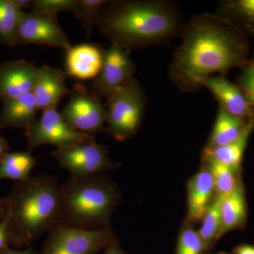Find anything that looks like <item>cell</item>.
<instances>
[{"mask_svg": "<svg viewBox=\"0 0 254 254\" xmlns=\"http://www.w3.org/2000/svg\"><path fill=\"white\" fill-rule=\"evenodd\" d=\"M181 41L169 68V78L182 93L199 91L201 81L242 68L250 60L247 37L218 15H195L184 24Z\"/></svg>", "mask_w": 254, "mask_h": 254, "instance_id": "obj_1", "label": "cell"}, {"mask_svg": "<svg viewBox=\"0 0 254 254\" xmlns=\"http://www.w3.org/2000/svg\"><path fill=\"white\" fill-rule=\"evenodd\" d=\"M220 200L222 236L228 232L245 229L248 218L245 185Z\"/></svg>", "mask_w": 254, "mask_h": 254, "instance_id": "obj_18", "label": "cell"}, {"mask_svg": "<svg viewBox=\"0 0 254 254\" xmlns=\"http://www.w3.org/2000/svg\"><path fill=\"white\" fill-rule=\"evenodd\" d=\"M215 254H231L227 253V252H218V253H217Z\"/></svg>", "mask_w": 254, "mask_h": 254, "instance_id": "obj_37", "label": "cell"}, {"mask_svg": "<svg viewBox=\"0 0 254 254\" xmlns=\"http://www.w3.org/2000/svg\"><path fill=\"white\" fill-rule=\"evenodd\" d=\"M201 87L213 94L219 106L233 116L254 125L253 111L245 93L237 83H232L225 75H215L204 78Z\"/></svg>", "mask_w": 254, "mask_h": 254, "instance_id": "obj_13", "label": "cell"}, {"mask_svg": "<svg viewBox=\"0 0 254 254\" xmlns=\"http://www.w3.org/2000/svg\"><path fill=\"white\" fill-rule=\"evenodd\" d=\"M215 197L213 177L203 165L187 184V221L200 222Z\"/></svg>", "mask_w": 254, "mask_h": 254, "instance_id": "obj_16", "label": "cell"}, {"mask_svg": "<svg viewBox=\"0 0 254 254\" xmlns=\"http://www.w3.org/2000/svg\"><path fill=\"white\" fill-rule=\"evenodd\" d=\"M51 154L71 177L103 175L121 166L110 158L106 147L97 143L95 139L56 148Z\"/></svg>", "mask_w": 254, "mask_h": 254, "instance_id": "obj_7", "label": "cell"}, {"mask_svg": "<svg viewBox=\"0 0 254 254\" xmlns=\"http://www.w3.org/2000/svg\"><path fill=\"white\" fill-rule=\"evenodd\" d=\"M11 244V236L8 227L7 220L4 218L0 221V250L9 247Z\"/></svg>", "mask_w": 254, "mask_h": 254, "instance_id": "obj_30", "label": "cell"}, {"mask_svg": "<svg viewBox=\"0 0 254 254\" xmlns=\"http://www.w3.org/2000/svg\"><path fill=\"white\" fill-rule=\"evenodd\" d=\"M126 254L124 252L121 246L119 244V242H115L109 246L106 250H105L104 254Z\"/></svg>", "mask_w": 254, "mask_h": 254, "instance_id": "obj_33", "label": "cell"}, {"mask_svg": "<svg viewBox=\"0 0 254 254\" xmlns=\"http://www.w3.org/2000/svg\"><path fill=\"white\" fill-rule=\"evenodd\" d=\"M5 217V209L4 205H3L2 200L0 199V221L2 220Z\"/></svg>", "mask_w": 254, "mask_h": 254, "instance_id": "obj_36", "label": "cell"}, {"mask_svg": "<svg viewBox=\"0 0 254 254\" xmlns=\"http://www.w3.org/2000/svg\"><path fill=\"white\" fill-rule=\"evenodd\" d=\"M0 254H36V253L31 247L25 249L24 250H15L7 247L0 250Z\"/></svg>", "mask_w": 254, "mask_h": 254, "instance_id": "obj_32", "label": "cell"}, {"mask_svg": "<svg viewBox=\"0 0 254 254\" xmlns=\"http://www.w3.org/2000/svg\"><path fill=\"white\" fill-rule=\"evenodd\" d=\"M237 84L242 88L250 103L254 119V53L248 63L242 68Z\"/></svg>", "mask_w": 254, "mask_h": 254, "instance_id": "obj_29", "label": "cell"}, {"mask_svg": "<svg viewBox=\"0 0 254 254\" xmlns=\"http://www.w3.org/2000/svg\"><path fill=\"white\" fill-rule=\"evenodd\" d=\"M108 0H78L73 14L81 21L88 36H91L93 28L96 27L102 11L108 3Z\"/></svg>", "mask_w": 254, "mask_h": 254, "instance_id": "obj_26", "label": "cell"}, {"mask_svg": "<svg viewBox=\"0 0 254 254\" xmlns=\"http://www.w3.org/2000/svg\"><path fill=\"white\" fill-rule=\"evenodd\" d=\"M38 68L27 60H10L0 64V100L15 99L32 93Z\"/></svg>", "mask_w": 254, "mask_h": 254, "instance_id": "obj_12", "label": "cell"}, {"mask_svg": "<svg viewBox=\"0 0 254 254\" xmlns=\"http://www.w3.org/2000/svg\"><path fill=\"white\" fill-rule=\"evenodd\" d=\"M37 164L31 152H9L0 160V182L3 180L26 181Z\"/></svg>", "mask_w": 254, "mask_h": 254, "instance_id": "obj_22", "label": "cell"}, {"mask_svg": "<svg viewBox=\"0 0 254 254\" xmlns=\"http://www.w3.org/2000/svg\"><path fill=\"white\" fill-rule=\"evenodd\" d=\"M78 0H33L31 12L58 16L64 11L74 12Z\"/></svg>", "mask_w": 254, "mask_h": 254, "instance_id": "obj_28", "label": "cell"}, {"mask_svg": "<svg viewBox=\"0 0 254 254\" xmlns=\"http://www.w3.org/2000/svg\"><path fill=\"white\" fill-rule=\"evenodd\" d=\"M183 26L172 1L123 0L108 1L96 27L111 43L132 51L168 43L180 36Z\"/></svg>", "mask_w": 254, "mask_h": 254, "instance_id": "obj_2", "label": "cell"}, {"mask_svg": "<svg viewBox=\"0 0 254 254\" xmlns=\"http://www.w3.org/2000/svg\"><path fill=\"white\" fill-rule=\"evenodd\" d=\"M250 127H254V124L236 118L219 106L213 130L205 146H221L233 143Z\"/></svg>", "mask_w": 254, "mask_h": 254, "instance_id": "obj_20", "label": "cell"}, {"mask_svg": "<svg viewBox=\"0 0 254 254\" xmlns=\"http://www.w3.org/2000/svg\"><path fill=\"white\" fill-rule=\"evenodd\" d=\"M120 197L118 185L105 174L71 176L60 186L58 225L84 230L110 228Z\"/></svg>", "mask_w": 254, "mask_h": 254, "instance_id": "obj_4", "label": "cell"}, {"mask_svg": "<svg viewBox=\"0 0 254 254\" xmlns=\"http://www.w3.org/2000/svg\"><path fill=\"white\" fill-rule=\"evenodd\" d=\"M26 45L65 50L71 46L68 36L58 22V16L24 12L16 33V47Z\"/></svg>", "mask_w": 254, "mask_h": 254, "instance_id": "obj_11", "label": "cell"}, {"mask_svg": "<svg viewBox=\"0 0 254 254\" xmlns=\"http://www.w3.org/2000/svg\"><path fill=\"white\" fill-rule=\"evenodd\" d=\"M59 188L55 177L38 175L17 182L9 195L1 198L11 245L28 248L58 225Z\"/></svg>", "mask_w": 254, "mask_h": 254, "instance_id": "obj_3", "label": "cell"}, {"mask_svg": "<svg viewBox=\"0 0 254 254\" xmlns=\"http://www.w3.org/2000/svg\"><path fill=\"white\" fill-rule=\"evenodd\" d=\"M66 74L79 80H94L99 75L105 50L100 46L83 43L66 50Z\"/></svg>", "mask_w": 254, "mask_h": 254, "instance_id": "obj_15", "label": "cell"}, {"mask_svg": "<svg viewBox=\"0 0 254 254\" xmlns=\"http://www.w3.org/2000/svg\"><path fill=\"white\" fill-rule=\"evenodd\" d=\"M146 106V96L133 78L107 98L105 130L118 141L136 134L141 127Z\"/></svg>", "mask_w": 254, "mask_h": 254, "instance_id": "obj_5", "label": "cell"}, {"mask_svg": "<svg viewBox=\"0 0 254 254\" xmlns=\"http://www.w3.org/2000/svg\"><path fill=\"white\" fill-rule=\"evenodd\" d=\"M12 1L18 9L22 11L24 9H31L32 4L31 0H12Z\"/></svg>", "mask_w": 254, "mask_h": 254, "instance_id": "obj_35", "label": "cell"}, {"mask_svg": "<svg viewBox=\"0 0 254 254\" xmlns=\"http://www.w3.org/2000/svg\"><path fill=\"white\" fill-rule=\"evenodd\" d=\"M193 225L185 220L179 233L175 254L205 253L202 241Z\"/></svg>", "mask_w": 254, "mask_h": 254, "instance_id": "obj_27", "label": "cell"}, {"mask_svg": "<svg viewBox=\"0 0 254 254\" xmlns=\"http://www.w3.org/2000/svg\"><path fill=\"white\" fill-rule=\"evenodd\" d=\"M131 53L125 47L111 43L105 50L103 66L99 75L93 80L91 91L100 98H107L135 78L136 65Z\"/></svg>", "mask_w": 254, "mask_h": 254, "instance_id": "obj_10", "label": "cell"}, {"mask_svg": "<svg viewBox=\"0 0 254 254\" xmlns=\"http://www.w3.org/2000/svg\"><path fill=\"white\" fill-rule=\"evenodd\" d=\"M231 254H254V244L243 243L237 245L233 249Z\"/></svg>", "mask_w": 254, "mask_h": 254, "instance_id": "obj_31", "label": "cell"}, {"mask_svg": "<svg viewBox=\"0 0 254 254\" xmlns=\"http://www.w3.org/2000/svg\"><path fill=\"white\" fill-rule=\"evenodd\" d=\"M24 133L29 152L42 145H53L56 148H63L95 139L93 135L71 128L57 108L42 112L40 118L25 130Z\"/></svg>", "mask_w": 254, "mask_h": 254, "instance_id": "obj_8", "label": "cell"}, {"mask_svg": "<svg viewBox=\"0 0 254 254\" xmlns=\"http://www.w3.org/2000/svg\"><path fill=\"white\" fill-rule=\"evenodd\" d=\"M220 197L215 195L211 204L205 212L200 228L197 230L204 247L205 252L213 250L222 238V219Z\"/></svg>", "mask_w": 254, "mask_h": 254, "instance_id": "obj_24", "label": "cell"}, {"mask_svg": "<svg viewBox=\"0 0 254 254\" xmlns=\"http://www.w3.org/2000/svg\"><path fill=\"white\" fill-rule=\"evenodd\" d=\"M66 74L58 68L43 65L38 68L33 93L38 110L42 112L58 108L60 102L71 91L66 84Z\"/></svg>", "mask_w": 254, "mask_h": 254, "instance_id": "obj_14", "label": "cell"}, {"mask_svg": "<svg viewBox=\"0 0 254 254\" xmlns=\"http://www.w3.org/2000/svg\"><path fill=\"white\" fill-rule=\"evenodd\" d=\"M254 131V127H250L243 135L233 143L217 147H204L202 157L213 159L242 174V163L249 140Z\"/></svg>", "mask_w": 254, "mask_h": 254, "instance_id": "obj_21", "label": "cell"}, {"mask_svg": "<svg viewBox=\"0 0 254 254\" xmlns=\"http://www.w3.org/2000/svg\"><path fill=\"white\" fill-rule=\"evenodd\" d=\"M116 242L111 228L84 230L58 225L49 232L40 254H98Z\"/></svg>", "mask_w": 254, "mask_h": 254, "instance_id": "obj_6", "label": "cell"}, {"mask_svg": "<svg viewBox=\"0 0 254 254\" xmlns=\"http://www.w3.org/2000/svg\"><path fill=\"white\" fill-rule=\"evenodd\" d=\"M202 163L211 174L216 196L220 198L226 196L243 185L242 174L230 167L218 163L213 159L203 157Z\"/></svg>", "mask_w": 254, "mask_h": 254, "instance_id": "obj_23", "label": "cell"}, {"mask_svg": "<svg viewBox=\"0 0 254 254\" xmlns=\"http://www.w3.org/2000/svg\"><path fill=\"white\" fill-rule=\"evenodd\" d=\"M25 11L18 9L12 0H0V43L16 48L18 25Z\"/></svg>", "mask_w": 254, "mask_h": 254, "instance_id": "obj_25", "label": "cell"}, {"mask_svg": "<svg viewBox=\"0 0 254 254\" xmlns=\"http://www.w3.org/2000/svg\"><path fill=\"white\" fill-rule=\"evenodd\" d=\"M215 14L247 38H254V0L220 1Z\"/></svg>", "mask_w": 254, "mask_h": 254, "instance_id": "obj_19", "label": "cell"}, {"mask_svg": "<svg viewBox=\"0 0 254 254\" xmlns=\"http://www.w3.org/2000/svg\"><path fill=\"white\" fill-rule=\"evenodd\" d=\"M38 110L33 93L3 102L0 113V129L17 128L25 131L36 121Z\"/></svg>", "mask_w": 254, "mask_h": 254, "instance_id": "obj_17", "label": "cell"}, {"mask_svg": "<svg viewBox=\"0 0 254 254\" xmlns=\"http://www.w3.org/2000/svg\"><path fill=\"white\" fill-rule=\"evenodd\" d=\"M9 145L8 141L1 136H0V160L5 155L9 152Z\"/></svg>", "mask_w": 254, "mask_h": 254, "instance_id": "obj_34", "label": "cell"}, {"mask_svg": "<svg viewBox=\"0 0 254 254\" xmlns=\"http://www.w3.org/2000/svg\"><path fill=\"white\" fill-rule=\"evenodd\" d=\"M61 115L71 128L81 133L93 135L105 130V105L99 96L81 83L73 87Z\"/></svg>", "mask_w": 254, "mask_h": 254, "instance_id": "obj_9", "label": "cell"}]
</instances>
